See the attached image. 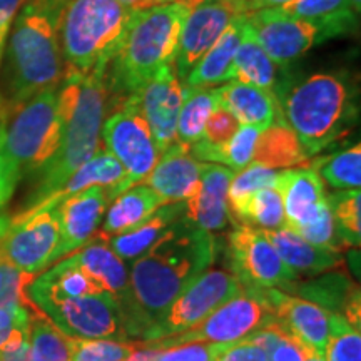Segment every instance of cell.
I'll return each mask as SVG.
<instances>
[{
	"mask_svg": "<svg viewBox=\"0 0 361 361\" xmlns=\"http://www.w3.org/2000/svg\"><path fill=\"white\" fill-rule=\"evenodd\" d=\"M219 250L213 234L184 216L134 261L129 293L142 335L180 293L213 266Z\"/></svg>",
	"mask_w": 361,
	"mask_h": 361,
	"instance_id": "cell-1",
	"label": "cell"
},
{
	"mask_svg": "<svg viewBox=\"0 0 361 361\" xmlns=\"http://www.w3.org/2000/svg\"><path fill=\"white\" fill-rule=\"evenodd\" d=\"M62 4L56 0H27L17 13L4 49L6 67L0 96L4 116L30 97L61 85L64 59L57 22Z\"/></svg>",
	"mask_w": 361,
	"mask_h": 361,
	"instance_id": "cell-2",
	"label": "cell"
},
{
	"mask_svg": "<svg viewBox=\"0 0 361 361\" xmlns=\"http://www.w3.org/2000/svg\"><path fill=\"white\" fill-rule=\"evenodd\" d=\"M107 64H99L87 75L78 72H64L62 75L59 85V102L64 114L61 146L37 173V184L20 213L32 209L61 189L67 179L99 151L102 121L106 116Z\"/></svg>",
	"mask_w": 361,
	"mask_h": 361,
	"instance_id": "cell-3",
	"label": "cell"
},
{
	"mask_svg": "<svg viewBox=\"0 0 361 361\" xmlns=\"http://www.w3.org/2000/svg\"><path fill=\"white\" fill-rule=\"evenodd\" d=\"M191 8L186 2H171L133 12L123 42L107 64L106 97H114L106 104L119 106L128 97L139 96L157 71L174 64L180 27Z\"/></svg>",
	"mask_w": 361,
	"mask_h": 361,
	"instance_id": "cell-4",
	"label": "cell"
},
{
	"mask_svg": "<svg viewBox=\"0 0 361 361\" xmlns=\"http://www.w3.org/2000/svg\"><path fill=\"white\" fill-rule=\"evenodd\" d=\"M350 79L319 72L284 92L279 106L290 129L310 157L348 134L358 121V102Z\"/></svg>",
	"mask_w": 361,
	"mask_h": 361,
	"instance_id": "cell-5",
	"label": "cell"
},
{
	"mask_svg": "<svg viewBox=\"0 0 361 361\" xmlns=\"http://www.w3.org/2000/svg\"><path fill=\"white\" fill-rule=\"evenodd\" d=\"M133 17L119 0H64L57 32L64 72L87 75L116 56Z\"/></svg>",
	"mask_w": 361,
	"mask_h": 361,
	"instance_id": "cell-6",
	"label": "cell"
},
{
	"mask_svg": "<svg viewBox=\"0 0 361 361\" xmlns=\"http://www.w3.org/2000/svg\"><path fill=\"white\" fill-rule=\"evenodd\" d=\"M64 134L59 87L44 90L4 119L7 154L22 176L39 173L56 154Z\"/></svg>",
	"mask_w": 361,
	"mask_h": 361,
	"instance_id": "cell-7",
	"label": "cell"
},
{
	"mask_svg": "<svg viewBox=\"0 0 361 361\" xmlns=\"http://www.w3.org/2000/svg\"><path fill=\"white\" fill-rule=\"evenodd\" d=\"M273 322V311L266 301L263 290L243 288L238 296L216 308L196 326L156 341H139L137 345L152 350H164L174 345H183V343L229 345V343L252 335Z\"/></svg>",
	"mask_w": 361,
	"mask_h": 361,
	"instance_id": "cell-8",
	"label": "cell"
},
{
	"mask_svg": "<svg viewBox=\"0 0 361 361\" xmlns=\"http://www.w3.org/2000/svg\"><path fill=\"white\" fill-rule=\"evenodd\" d=\"M226 263L243 288L291 291L298 274L281 259L263 229L234 224L226 243Z\"/></svg>",
	"mask_w": 361,
	"mask_h": 361,
	"instance_id": "cell-9",
	"label": "cell"
},
{
	"mask_svg": "<svg viewBox=\"0 0 361 361\" xmlns=\"http://www.w3.org/2000/svg\"><path fill=\"white\" fill-rule=\"evenodd\" d=\"M102 135L107 151L123 164L126 189L141 184L159 161V151L151 129L139 106V96H130L117 106V109L102 123Z\"/></svg>",
	"mask_w": 361,
	"mask_h": 361,
	"instance_id": "cell-10",
	"label": "cell"
},
{
	"mask_svg": "<svg viewBox=\"0 0 361 361\" xmlns=\"http://www.w3.org/2000/svg\"><path fill=\"white\" fill-rule=\"evenodd\" d=\"M241 291L243 284L233 273L224 269H207L144 331L142 341H156L196 326L207 314Z\"/></svg>",
	"mask_w": 361,
	"mask_h": 361,
	"instance_id": "cell-11",
	"label": "cell"
},
{
	"mask_svg": "<svg viewBox=\"0 0 361 361\" xmlns=\"http://www.w3.org/2000/svg\"><path fill=\"white\" fill-rule=\"evenodd\" d=\"M56 207L13 218L0 216V252L8 264L35 274L56 261L61 239Z\"/></svg>",
	"mask_w": 361,
	"mask_h": 361,
	"instance_id": "cell-12",
	"label": "cell"
},
{
	"mask_svg": "<svg viewBox=\"0 0 361 361\" xmlns=\"http://www.w3.org/2000/svg\"><path fill=\"white\" fill-rule=\"evenodd\" d=\"M37 308L67 336L90 340L126 338L116 298L106 291L80 298L45 301Z\"/></svg>",
	"mask_w": 361,
	"mask_h": 361,
	"instance_id": "cell-13",
	"label": "cell"
},
{
	"mask_svg": "<svg viewBox=\"0 0 361 361\" xmlns=\"http://www.w3.org/2000/svg\"><path fill=\"white\" fill-rule=\"evenodd\" d=\"M251 12L247 0H201L188 12L179 34L174 67L179 79L188 78L200 59L213 47L229 24Z\"/></svg>",
	"mask_w": 361,
	"mask_h": 361,
	"instance_id": "cell-14",
	"label": "cell"
},
{
	"mask_svg": "<svg viewBox=\"0 0 361 361\" xmlns=\"http://www.w3.org/2000/svg\"><path fill=\"white\" fill-rule=\"evenodd\" d=\"M246 19L255 39L274 64H291L314 44L322 42L313 22L288 16L278 7L251 11Z\"/></svg>",
	"mask_w": 361,
	"mask_h": 361,
	"instance_id": "cell-15",
	"label": "cell"
},
{
	"mask_svg": "<svg viewBox=\"0 0 361 361\" xmlns=\"http://www.w3.org/2000/svg\"><path fill=\"white\" fill-rule=\"evenodd\" d=\"M184 101V85L174 64L164 66L139 92V106L151 129L159 154L178 142V119Z\"/></svg>",
	"mask_w": 361,
	"mask_h": 361,
	"instance_id": "cell-16",
	"label": "cell"
},
{
	"mask_svg": "<svg viewBox=\"0 0 361 361\" xmlns=\"http://www.w3.org/2000/svg\"><path fill=\"white\" fill-rule=\"evenodd\" d=\"M263 295L273 311L274 322L288 335L296 338L305 348L323 356L328 340L329 311L305 298L293 296L276 288L263 290Z\"/></svg>",
	"mask_w": 361,
	"mask_h": 361,
	"instance_id": "cell-17",
	"label": "cell"
},
{
	"mask_svg": "<svg viewBox=\"0 0 361 361\" xmlns=\"http://www.w3.org/2000/svg\"><path fill=\"white\" fill-rule=\"evenodd\" d=\"M107 204L109 200L106 189L99 186L84 189L59 202L56 211L61 239L56 261L79 250L97 233V226L106 213Z\"/></svg>",
	"mask_w": 361,
	"mask_h": 361,
	"instance_id": "cell-18",
	"label": "cell"
},
{
	"mask_svg": "<svg viewBox=\"0 0 361 361\" xmlns=\"http://www.w3.org/2000/svg\"><path fill=\"white\" fill-rule=\"evenodd\" d=\"M201 168L202 162L194 159L189 146L178 141L162 152L141 184L151 188L166 204L188 202L200 189Z\"/></svg>",
	"mask_w": 361,
	"mask_h": 361,
	"instance_id": "cell-19",
	"label": "cell"
},
{
	"mask_svg": "<svg viewBox=\"0 0 361 361\" xmlns=\"http://www.w3.org/2000/svg\"><path fill=\"white\" fill-rule=\"evenodd\" d=\"M274 189L283 201L284 226L293 231L314 221L326 204L323 179L313 166L279 171Z\"/></svg>",
	"mask_w": 361,
	"mask_h": 361,
	"instance_id": "cell-20",
	"label": "cell"
},
{
	"mask_svg": "<svg viewBox=\"0 0 361 361\" xmlns=\"http://www.w3.org/2000/svg\"><path fill=\"white\" fill-rule=\"evenodd\" d=\"M233 176L229 168L202 162L200 189L186 202V219L209 233L224 229L229 219L228 188Z\"/></svg>",
	"mask_w": 361,
	"mask_h": 361,
	"instance_id": "cell-21",
	"label": "cell"
},
{
	"mask_svg": "<svg viewBox=\"0 0 361 361\" xmlns=\"http://www.w3.org/2000/svg\"><path fill=\"white\" fill-rule=\"evenodd\" d=\"M216 96L221 106L231 112L239 124L266 129L273 123L284 121L281 106L274 94L256 85L233 79L223 87L216 89Z\"/></svg>",
	"mask_w": 361,
	"mask_h": 361,
	"instance_id": "cell-22",
	"label": "cell"
},
{
	"mask_svg": "<svg viewBox=\"0 0 361 361\" xmlns=\"http://www.w3.org/2000/svg\"><path fill=\"white\" fill-rule=\"evenodd\" d=\"M291 293H298L311 303L322 306L329 313H338L355 328H361L360 286L350 283L345 274L329 273L313 281L293 284Z\"/></svg>",
	"mask_w": 361,
	"mask_h": 361,
	"instance_id": "cell-23",
	"label": "cell"
},
{
	"mask_svg": "<svg viewBox=\"0 0 361 361\" xmlns=\"http://www.w3.org/2000/svg\"><path fill=\"white\" fill-rule=\"evenodd\" d=\"M90 278L104 291L119 300L129 290V276L124 261L111 250L109 238L102 233H96L92 238L80 246L79 251L72 255Z\"/></svg>",
	"mask_w": 361,
	"mask_h": 361,
	"instance_id": "cell-24",
	"label": "cell"
},
{
	"mask_svg": "<svg viewBox=\"0 0 361 361\" xmlns=\"http://www.w3.org/2000/svg\"><path fill=\"white\" fill-rule=\"evenodd\" d=\"M246 24V13H241L229 24L213 47L200 59L188 78L186 87H211V85L233 80V61L236 56Z\"/></svg>",
	"mask_w": 361,
	"mask_h": 361,
	"instance_id": "cell-25",
	"label": "cell"
},
{
	"mask_svg": "<svg viewBox=\"0 0 361 361\" xmlns=\"http://www.w3.org/2000/svg\"><path fill=\"white\" fill-rule=\"evenodd\" d=\"M263 231L281 259L296 274H319L343 263L341 252L310 245L286 226L279 229H263Z\"/></svg>",
	"mask_w": 361,
	"mask_h": 361,
	"instance_id": "cell-26",
	"label": "cell"
},
{
	"mask_svg": "<svg viewBox=\"0 0 361 361\" xmlns=\"http://www.w3.org/2000/svg\"><path fill=\"white\" fill-rule=\"evenodd\" d=\"M186 216V202H171L161 206L141 224L109 239L111 250L123 261L137 259L159 239L174 223Z\"/></svg>",
	"mask_w": 361,
	"mask_h": 361,
	"instance_id": "cell-27",
	"label": "cell"
},
{
	"mask_svg": "<svg viewBox=\"0 0 361 361\" xmlns=\"http://www.w3.org/2000/svg\"><path fill=\"white\" fill-rule=\"evenodd\" d=\"M278 8L296 19L313 22L322 40L353 32L358 19L350 0H293Z\"/></svg>",
	"mask_w": 361,
	"mask_h": 361,
	"instance_id": "cell-28",
	"label": "cell"
},
{
	"mask_svg": "<svg viewBox=\"0 0 361 361\" xmlns=\"http://www.w3.org/2000/svg\"><path fill=\"white\" fill-rule=\"evenodd\" d=\"M164 204L166 202L151 188L144 186V184H135L119 194L112 202L101 233L111 239L112 236H117V234L141 224Z\"/></svg>",
	"mask_w": 361,
	"mask_h": 361,
	"instance_id": "cell-29",
	"label": "cell"
},
{
	"mask_svg": "<svg viewBox=\"0 0 361 361\" xmlns=\"http://www.w3.org/2000/svg\"><path fill=\"white\" fill-rule=\"evenodd\" d=\"M310 159L300 139L290 129L286 121H278L259 134L252 152L251 164L264 166L268 169L293 168Z\"/></svg>",
	"mask_w": 361,
	"mask_h": 361,
	"instance_id": "cell-30",
	"label": "cell"
},
{
	"mask_svg": "<svg viewBox=\"0 0 361 361\" xmlns=\"http://www.w3.org/2000/svg\"><path fill=\"white\" fill-rule=\"evenodd\" d=\"M233 79L256 85L271 94H274V89H276V64L271 61L258 40L255 39L247 25V19L233 61Z\"/></svg>",
	"mask_w": 361,
	"mask_h": 361,
	"instance_id": "cell-31",
	"label": "cell"
},
{
	"mask_svg": "<svg viewBox=\"0 0 361 361\" xmlns=\"http://www.w3.org/2000/svg\"><path fill=\"white\" fill-rule=\"evenodd\" d=\"M218 104L216 89L184 87V101L178 119V141L191 147L201 141L207 119Z\"/></svg>",
	"mask_w": 361,
	"mask_h": 361,
	"instance_id": "cell-32",
	"label": "cell"
},
{
	"mask_svg": "<svg viewBox=\"0 0 361 361\" xmlns=\"http://www.w3.org/2000/svg\"><path fill=\"white\" fill-rule=\"evenodd\" d=\"M29 361H71L69 336L40 310L30 313Z\"/></svg>",
	"mask_w": 361,
	"mask_h": 361,
	"instance_id": "cell-33",
	"label": "cell"
},
{
	"mask_svg": "<svg viewBox=\"0 0 361 361\" xmlns=\"http://www.w3.org/2000/svg\"><path fill=\"white\" fill-rule=\"evenodd\" d=\"M229 218L234 224L259 226V229L284 228L281 196L274 188L258 189Z\"/></svg>",
	"mask_w": 361,
	"mask_h": 361,
	"instance_id": "cell-34",
	"label": "cell"
},
{
	"mask_svg": "<svg viewBox=\"0 0 361 361\" xmlns=\"http://www.w3.org/2000/svg\"><path fill=\"white\" fill-rule=\"evenodd\" d=\"M326 202L331 211L333 223L341 245L346 247L360 246L361 238V194L360 189H346L328 194Z\"/></svg>",
	"mask_w": 361,
	"mask_h": 361,
	"instance_id": "cell-35",
	"label": "cell"
},
{
	"mask_svg": "<svg viewBox=\"0 0 361 361\" xmlns=\"http://www.w3.org/2000/svg\"><path fill=\"white\" fill-rule=\"evenodd\" d=\"M323 180L331 188L346 191V189H360L361 186V146L355 144L350 149L336 152V154L323 157L313 162Z\"/></svg>",
	"mask_w": 361,
	"mask_h": 361,
	"instance_id": "cell-36",
	"label": "cell"
},
{
	"mask_svg": "<svg viewBox=\"0 0 361 361\" xmlns=\"http://www.w3.org/2000/svg\"><path fill=\"white\" fill-rule=\"evenodd\" d=\"M324 361H361V331L338 313H329Z\"/></svg>",
	"mask_w": 361,
	"mask_h": 361,
	"instance_id": "cell-37",
	"label": "cell"
},
{
	"mask_svg": "<svg viewBox=\"0 0 361 361\" xmlns=\"http://www.w3.org/2000/svg\"><path fill=\"white\" fill-rule=\"evenodd\" d=\"M278 179V173L274 169H268L259 164L246 166L241 173L233 176L228 188V213L229 216L245 204V201L252 192L263 188H274Z\"/></svg>",
	"mask_w": 361,
	"mask_h": 361,
	"instance_id": "cell-38",
	"label": "cell"
},
{
	"mask_svg": "<svg viewBox=\"0 0 361 361\" xmlns=\"http://www.w3.org/2000/svg\"><path fill=\"white\" fill-rule=\"evenodd\" d=\"M71 361H126L135 345L119 340H90V338H72Z\"/></svg>",
	"mask_w": 361,
	"mask_h": 361,
	"instance_id": "cell-39",
	"label": "cell"
},
{
	"mask_svg": "<svg viewBox=\"0 0 361 361\" xmlns=\"http://www.w3.org/2000/svg\"><path fill=\"white\" fill-rule=\"evenodd\" d=\"M295 233L313 246L326 247V250L336 252L345 251V246L341 245L340 238L336 234L335 223H333V216L331 211H329L328 202L322 207V211H319V214L316 216L314 221H311L310 224L303 226V228L295 229Z\"/></svg>",
	"mask_w": 361,
	"mask_h": 361,
	"instance_id": "cell-40",
	"label": "cell"
},
{
	"mask_svg": "<svg viewBox=\"0 0 361 361\" xmlns=\"http://www.w3.org/2000/svg\"><path fill=\"white\" fill-rule=\"evenodd\" d=\"M239 128L238 119L218 102L207 119L201 141L209 146H223L233 137Z\"/></svg>",
	"mask_w": 361,
	"mask_h": 361,
	"instance_id": "cell-41",
	"label": "cell"
},
{
	"mask_svg": "<svg viewBox=\"0 0 361 361\" xmlns=\"http://www.w3.org/2000/svg\"><path fill=\"white\" fill-rule=\"evenodd\" d=\"M221 346L211 343H183L159 350L156 361H216Z\"/></svg>",
	"mask_w": 361,
	"mask_h": 361,
	"instance_id": "cell-42",
	"label": "cell"
},
{
	"mask_svg": "<svg viewBox=\"0 0 361 361\" xmlns=\"http://www.w3.org/2000/svg\"><path fill=\"white\" fill-rule=\"evenodd\" d=\"M19 171L12 164L6 149V137H4V117L0 116V216L11 201L13 191L20 180Z\"/></svg>",
	"mask_w": 361,
	"mask_h": 361,
	"instance_id": "cell-43",
	"label": "cell"
},
{
	"mask_svg": "<svg viewBox=\"0 0 361 361\" xmlns=\"http://www.w3.org/2000/svg\"><path fill=\"white\" fill-rule=\"evenodd\" d=\"M216 361H269L268 353L250 338L221 346Z\"/></svg>",
	"mask_w": 361,
	"mask_h": 361,
	"instance_id": "cell-44",
	"label": "cell"
},
{
	"mask_svg": "<svg viewBox=\"0 0 361 361\" xmlns=\"http://www.w3.org/2000/svg\"><path fill=\"white\" fill-rule=\"evenodd\" d=\"M30 324V311L19 305L0 306V348L8 341L17 329Z\"/></svg>",
	"mask_w": 361,
	"mask_h": 361,
	"instance_id": "cell-45",
	"label": "cell"
},
{
	"mask_svg": "<svg viewBox=\"0 0 361 361\" xmlns=\"http://www.w3.org/2000/svg\"><path fill=\"white\" fill-rule=\"evenodd\" d=\"M306 350L296 338L288 335L286 331L279 338V341L269 351V361H305Z\"/></svg>",
	"mask_w": 361,
	"mask_h": 361,
	"instance_id": "cell-46",
	"label": "cell"
},
{
	"mask_svg": "<svg viewBox=\"0 0 361 361\" xmlns=\"http://www.w3.org/2000/svg\"><path fill=\"white\" fill-rule=\"evenodd\" d=\"M2 361H29V326L17 329L0 348Z\"/></svg>",
	"mask_w": 361,
	"mask_h": 361,
	"instance_id": "cell-47",
	"label": "cell"
},
{
	"mask_svg": "<svg viewBox=\"0 0 361 361\" xmlns=\"http://www.w3.org/2000/svg\"><path fill=\"white\" fill-rule=\"evenodd\" d=\"M27 0H0V66H2L4 49H6L7 35L16 20L17 13L24 7Z\"/></svg>",
	"mask_w": 361,
	"mask_h": 361,
	"instance_id": "cell-48",
	"label": "cell"
},
{
	"mask_svg": "<svg viewBox=\"0 0 361 361\" xmlns=\"http://www.w3.org/2000/svg\"><path fill=\"white\" fill-rule=\"evenodd\" d=\"M134 345H135L134 351L126 361H156L157 355H159V350L144 348V346H139L137 343H134Z\"/></svg>",
	"mask_w": 361,
	"mask_h": 361,
	"instance_id": "cell-49",
	"label": "cell"
},
{
	"mask_svg": "<svg viewBox=\"0 0 361 361\" xmlns=\"http://www.w3.org/2000/svg\"><path fill=\"white\" fill-rule=\"evenodd\" d=\"M119 2L130 12H139L144 11V8L157 6L156 0H119Z\"/></svg>",
	"mask_w": 361,
	"mask_h": 361,
	"instance_id": "cell-50",
	"label": "cell"
},
{
	"mask_svg": "<svg viewBox=\"0 0 361 361\" xmlns=\"http://www.w3.org/2000/svg\"><path fill=\"white\" fill-rule=\"evenodd\" d=\"M293 0H247L251 11H259V8L281 7L284 4H290Z\"/></svg>",
	"mask_w": 361,
	"mask_h": 361,
	"instance_id": "cell-51",
	"label": "cell"
},
{
	"mask_svg": "<svg viewBox=\"0 0 361 361\" xmlns=\"http://www.w3.org/2000/svg\"><path fill=\"white\" fill-rule=\"evenodd\" d=\"M157 2V6H159V4H171V2H186L188 6H191V7H194L196 6L197 2H201V0H156Z\"/></svg>",
	"mask_w": 361,
	"mask_h": 361,
	"instance_id": "cell-52",
	"label": "cell"
},
{
	"mask_svg": "<svg viewBox=\"0 0 361 361\" xmlns=\"http://www.w3.org/2000/svg\"><path fill=\"white\" fill-rule=\"evenodd\" d=\"M305 361H324V358H323V356L313 353V351H311V350H306Z\"/></svg>",
	"mask_w": 361,
	"mask_h": 361,
	"instance_id": "cell-53",
	"label": "cell"
},
{
	"mask_svg": "<svg viewBox=\"0 0 361 361\" xmlns=\"http://www.w3.org/2000/svg\"><path fill=\"white\" fill-rule=\"evenodd\" d=\"M350 6L353 8V12L356 16H360V11H361V0H350Z\"/></svg>",
	"mask_w": 361,
	"mask_h": 361,
	"instance_id": "cell-54",
	"label": "cell"
},
{
	"mask_svg": "<svg viewBox=\"0 0 361 361\" xmlns=\"http://www.w3.org/2000/svg\"><path fill=\"white\" fill-rule=\"evenodd\" d=\"M56 2H64V0H56Z\"/></svg>",
	"mask_w": 361,
	"mask_h": 361,
	"instance_id": "cell-55",
	"label": "cell"
},
{
	"mask_svg": "<svg viewBox=\"0 0 361 361\" xmlns=\"http://www.w3.org/2000/svg\"><path fill=\"white\" fill-rule=\"evenodd\" d=\"M0 361H2V358H0Z\"/></svg>",
	"mask_w": 361,
	"mask_h": 361,
	"instance_id": "cell-56",
	"label": "cell"
}]
</instances>
